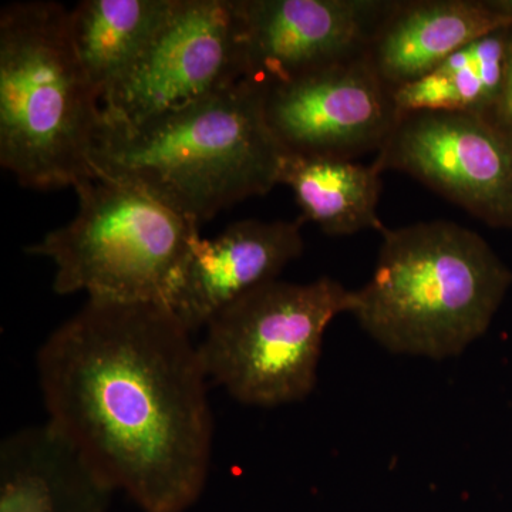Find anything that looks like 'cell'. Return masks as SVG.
<instances>
[{"mask_svg": "<svg viewBox=\"0 0 512 512\" xmlns=\"http://www.w3.org/2000/svg\"><path fill=\"white\" fill-rule=\"evenodd\" d=\"M167 306L87 299L37 352L53 427L143 512H185L210 477L214 416L198 343Z\"/></svg>", "mask_w": 512, "mask_h": 512, "instance_id": "6da1fadb", "label": "cell"}, {"mask_svg": "<svg viewBox=\"0 0 512 512\" xmlns=\"http://www.w3.org/2000/svg\"><path fill=\"white\" fill-rule=\"evenodd\" d=\"M265 94L245 79L141 126L101 127L93 174L147 192L201 227L279 185L286 151L266 123Z\"/></svg>", "mask_w": 512, "mask_h": 512, "instance_id": "7a4b0ae2", "label": "cell"}, {"mask_svg": "<svg viewBox=\"0 0 512 512\" xmlns=\"http://www.w3.org/2000/svg\"><path fill=\"white\" fill-rule=\"evenodd\" d=\"M372 278L355 291L360 328L394 355L450 359L490 328L512 272L477 232L424 221L382 232Z\"/></svg>", "mask_w": 512, "mask_h": 512, "instance_id": "3957f363", "label": "cell"}, {"mask_svg": "<svg viewBox=\"0 0 512 512\" xmlns=\"http://www.w3.org/2000/svg\"><path fill=\"white\" fill-rule=\"evenodd\" d=\"M103 107L69 30V9L29 0L0 12V165L29 190L92 177Z\"/></svg>", "mask_w": 512, "mask_h": 512, "instance_id": "277c9868", "label": "cell"}, {"mask_svg": "<svg viewBox=\"0 0 512 512\" xmlns=\"http://www.w3.org/2000/svg\"><path fill=\"white\" fill-rule=\"evenodd\" d=\"M73 190L76 217L25 248L55 265L53 291L167 306L200 225L147 192L100 175Z\"/></svg>", "mask_w": 512, "mask_h": 512, "instance_id": "5b68a950", "label": "cell"}, {"mask_svg": "<svg viewBox=\"0 0 512 512\" xmlns=\"http://www.w3.org/2000/svg\"><path fill=\"white\" fill-rule=\"evenodd\" d=\"M353 308L355 291L329 276L259 286L205 326L198 350L208 379L244 406L302 402L318 382L326 329Z\"/></svg>", "mask_w": 512, "mask_h": 512, "instance_id": "8992f818", "label": "cell"}, {"mask_svg": "<svg viewBox=\"0 0 512 512\" xmlns=\"http://www.w3.org/2000/svg\"><path fill=\"white\" fill-rule=\"evenodd\" d=\"M245 79L241 0H174L146 50L103 100V127L141 126Z\"/></svg>", "mask_w": 512, "mask_h": 512, "instance_id": "52a82bcc", "label": "cell"}, {"mask_svg": "<svg viewBox=\"0 0 512 512\" xmlns=\"http://www.w3.org/2000/svg\"><path fill=\"white\" fill-rule=\"evenodd\" d=\"M443 195L490 227H512V133L477 114H400L373 161Z\"/></svg>", "mask_w": 512, "mask_h": 512, "instance_id": "ba28073f", "label": "cell"}, {"mask_svg": "<svg viewBox=\"0 0 512 512\" xmlns=\"http://www.w3.org/2000/svg\"><path fill=\"white\" fill-rule=\"evenodd\" d=\"M265 119L286 153L353 161L379 153L400 113L363 55L268 87Z\"/></svg>", "mask_w": 512, "mask_h": 512, "instance_id": "9c48e42d", "label": "cell"}, {"mask_svg": "<svg viewBox=\"0 0 512 512\" xmlns=\"http://www.w3.org/2000/svg\"><path fill=\"white\" fill-rule=\"evenodd\" d=\"M397 0H241L248 79L291 82L366 55Z\"/></svg>", "mask_w": 512, "mask_h": 512, "instance_id": "30bf717a", "label": "cell"}, {"mask_svg": "<svg viewBox=\"0 0 512 512\" xmlns=\"http://www.w3.org/2000/svg\"><path fill=\"white\" fill-rule=\"evenodd\" d=\"M302 217L242 220L218 237H197L167 308L190 330H204L217 313L259 286L276 281L305 251Z\"/></svg>", "mask_w": 512, "mask_h": 512, "instance_id": "8fae6325", "label": "cell"}, {"mask_svg": "<svg viewBox=\"0 0 512 512\" xmlns=\"http://www.w3.org/2000/svg\"><path fill=\"white\" fill-rule=\"evenodd\" d=\"M512 28L488 0L397 2L377 29L366 57L389 89L417 82L481 37Z\"/></svg>", "mask_w": 512, "mask_h": 512, "instance_id": "7c38bea8", "label": "cell"}, {"mask_svg": "<svg viewBox=\"0 0 512 512\" xmlns=\"http://www.w3.org/2000/svg\"><path fill=\"white\" fill-rule=\"evenodd\" d=\"M116 491L49 423L0 446V512H109Z\"/></svg>", "mask_w": 512, "mask_h": 512, "instance_id": "4fadbf2b", "label": "cell"}, {"mask_svg": "<svg viewBox=\"0 0 512 512\" xmlns=\"http://www.w3.org/2000/svg\"><path fill=\"white\" fill-rule=\"evenodd\" d=\"M382 174L373 163L286 153L279 184L291 188L303 220L315 222L329 237L365 229L382 234L386 227L377 215Z\"/></svg>", "mask_w": 512, "mask_h": 512, "instance_id": "5bb4252c", "label": "cell"}, {"mask_svg": "<svg viewBox=\"0 0 512 512\" xmlns=\"http://www.w3.org/2000/svg\"><path fill=\"white\" fill-rule=\"evenodd\" d=\"M174 0H83L69 9L74 49L103 100L163 25Z\"/></svg>", "mask_w": 512, "mask_h": 512, "instance_id": "9a60e30c", "label": "cell"}, {"mask_svg": "<svg viewBox=\"0 0 512 512\" xmlns=\"http://www.w3.org/2000/svg\"><path fill=\"white\" fill-rule=\"evenodd\" d=\"M510 29L481 37L423 79L393 90L399 113L444 111L491 117L503 87Z\"/></svg>", "mask_w": 512, "mask_h": 512, "instance_id": "2e32d148", "label": "cell"}, {"mask_svg": "<svg viewBox=\"0 0 512 512\" xmlns=\"http://www.w3.org/2000/svg\"><path fill=\"white\" fill-rule=\"evenodd\" d=\"M490 119L512 133V28L508 35L507 52H505L503 87Z\"/></svg>", "mask_w": 512, "mask_h": 512, "instance_id": "e0dca14e", "label": "cell"}]
</instances>
